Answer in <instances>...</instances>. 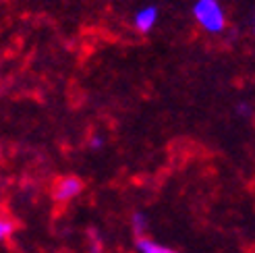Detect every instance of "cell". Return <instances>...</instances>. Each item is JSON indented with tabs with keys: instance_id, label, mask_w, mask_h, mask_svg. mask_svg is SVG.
I'll return each instance as SVG.
<instances>
[{
	"instance_id": "cell-5",
	"label": "cell",
	"mask_w": 255,
	"mask_h": 253,
	"mask_svg": "<svg viewBox=\"0 0 255 253\" xmlns=\"http://www.w3.org/2000/svg\"><path fill=\"white\" fill-rule=\"evenodd\" d=\"M145 229H147V216L143 212H133V216H131V231H133L135 239H143L145 237Z\"/></svg>"
},
{
	"instance_id": "cell-7",
	"label": "cell",
	"mask_w": 255,
	"mask_h": 253,
	"mask_svg": "<svg viewBox=\"0 0 255 253\" xmlns=\"http://www.w3.org/2000/svg\"><path fill=\"white\" fill-rule=\"evenodd\" d=\"M102 145H104L102 137H94V139H92V143H89V147H92V149H98V147H102Z\"/></svg>"
},
{
	"instance_id": "cell-2",
	"label": "cell",
	"mask_w": 255,
	"mask_h": 253,
	"mask_svg": "<svg viewBox=\"0 0 255 253\" xmlns=\"http://www.w3.org/2000/svg\"><path fill=\"white\" fill-rule=\"evenodd\" d=\"M83 189H85V183L79 179V176H75V174H67V176H62V179L56 181L54 189H52V197L56 201H71L75 197H79L83 193Z\"/></svg>"
},
{
	"instance_id": "cell-4",
	"label": "cell",
	"mask_w": 255,
	"mask_h": 253,
	"mask_svg": "<svg viewBox=\"0 0 255 253\" xmlns=\"http://www.w3.org/2000/svg\"><path fill=\"white\" fill-rule=\"evenodd\" d=\"M137 251L139 253H178V251H174L166 245H160L154 239H147V237L137 239Z\"/></svg>"
},
{
	"instance_id": "cell-1",
	"label": "cell",
	"mask_w": 255,
	"mask_h": 253,
	"mask_svg": "<svg viewBox=\"0 0 255 253\" xmlns=\"http://www.w3.org/2000/svg\"><path fill=\"white\" fill-rule=\"evenodd\" d=\"M195 21L210 33H220L226 27V17L218 0H197L193 4Z\"/></svg>"
},
{
	"instance_id": "cell-6",
	"label": "cell",
	"mask_w": 255,
	"mask_h": 253,
	"mask_svg": "<svg viewBox=\"0 0 255 253\" xmlns=\"http://www.w3.org/2000/svg\"><path fill=\"white\" fill-rule=\"evenodd\" d=\"M12 233H15V222L10 218H0V241H6Z\"/></svg>"
},
{
	"instance_id": "cell-3",
	"label": "cell",
	"mask_w": 255,
	"mask_h": 253,
	"mask_svg": "<svg viewBox=\"0 0 255 253\" xmlns=\"http://www.w3.org/2000/svg\"><path fill=\"white\" fill-rule=\"evenodd\" d=\"M158 15L160 10L156 4H147L143 8H139L135 12V19H133V25L137 27L139 33H149L151 29H154V25L158 23Z\"/></svg>"
}]
</instances>
